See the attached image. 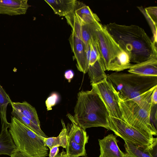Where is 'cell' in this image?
Wrapping results in <instances>:
<instances>
[{
    "label": "cell",
    "mask_w": 157,
    "mask_h": 157,
    "mask_svg": "<svg viewBox=\"0 0 157 157\" xmlns=\"http://www.w3.org/2000/svg\"><path fill=\"white\" fill-rule=\"evenodd\" d=\"M122 49L128 55L131 62L139 63L157 58L156 44L144 30L138 25L110 23L104 25Z\"/></svg>",
    "instance_id": "6da1fadb"
},
{
    "label": "cell",
    "mask_w": 157,
    "mask_h": 157,
    "mask_svg": "<svg viewBox=\"0 0 157 157\" xmlns=\"http://www.w3.org/2000/svg\"><path fill=\"white\" fill-rule=\"evenodd\" d=\"M74 118L84 130L93 127H102L109 130V113L98 94L92 88L78 94Z\"/></svg>",
    "instance_id": "7a4b0ae2"
},
{
    "label": "cell",
    "mask_w": 157,
    "mask_h": 157,
    "mask_svg": "<svg viewBox=\"0 0 157 157\" xmlns=\"http://www.w3.org/2000/svg\"><path fill=\"white\" fill-rule=\"evenodd\" d=\"M95 38L105 71L119 72L129 69L133 65L128 54L115 41L105 26L100 22L98 23L96 29Z\"/></svg>",
    "instance_id": "3957f363"
},
{
    "label": "cell",
    "mask_w": 157,
    "mask_h": 157,
    "mask_svg": "<svg viewBox=\"0 0 157 157\" xmlns=\"http://www.w3.org/2000/svg\"><path fill=\"white\" fill-rule=\"evenodd\" d=\"M122 99L139 102L148 91L157 86V77L144 76L129 73L114 72L107 75Z\"/></svg>",
    "instance_id": "277c9868"
},
{
    "label": "cell",
    "mask_w": 157,
    "mask_h": 157,
    "mask_svg": "<svg viewBox=\"0 0 157 157\" xmlns=\"http://www.w3.org/2000/svg\"><path fill=\"white\" fill-rule=\"evenodd\" d=\"M156 87L147 92L138 103L122 99L118 96L122 119L129 125L153 136H156L157 129L152 125L150 116L152 94Z\"/></svg>",
    "instance_id": "5b68a950"
},
{
    "label": "cell",
    "mask_w": 157,
    "mask_h": 157,
    "mask_svg": "<svg viewBox=\"0 0 157 157\" xmlns=\"http://www.w3.org/2000/svg\"><path fill=\"white\" fill-rule=\"evenodd\" d=\"M9 132L18 150L28 157H45L48 149L43 137L38 135L16 117L11 116Z\"/></svg>",
    "instance_id": "8992f818"
},
{
    "label": "cell",
    "mask_w": 157,
    "mask_h": 157,
    "mask_svg": "<svg viewBox=\"0 0 157 157\" xmlns=\"http://www.w3.org/2000/svg\"><path fill=\"white\" fill-rule=\"evenodd\" d=\"M109 130L124 140L150 151L157 145L152 135L128 124L122 119L109 115Z\"/></svg>",
    "instance_id": "52a82bcc"
},
{
    "label": "cell",
    "mask_w": 157,
    "mask_h": 157,
    "mask_svg": "<svg viewBox=\"0 0 157 157\" xmlns=\"http://www.w3.org/2000/svg\"><path fill=\"white\" fill-rule=\"evenodd\" d=\"M92 88L98 93L105 106L109 115L122 119L118 103V95L107 77L96 84H91Z\"/></svg>",
    "instance_id": "ba28073f"
},
{
    "label": "cell",
    "mask_w": 157,
    "mask_h": 157,
    "mask_svg": "<svg viewBox=\"0 0 157 157\" xmlns=\"http://www.w3.org/2000/svg\"><path fill=\"white\" fill-rule=\"evenodd\" d=\"M65 17L67 23L71 27L72 31L84 42L87 46L90 41L94 36L96 27L100 22L85 23L80 20L73 12Z\"/></svg>",
    "instance_id": "9c48e42d"
},
{
    "label": "cell",
    "mask_w": 157,
    "mask_h": 157,
    "mask_svg": "<svg viewBox=\"0 0 157 157\" xmlns=\"http://www.w3.org/2000/svg\"><path fill=\"white\" fill-rule=\"evenodd\" d=\"M71 48L76 61V67L78 71L86 73L89 67L86 50L84 42L72 31L69 38Z\"/></svg>",
    "instance_id": "30bf717a"
},
{
    "label": "cell",
    "mask_w": 157,
    "mask_h": 157,
    "mask_svg": "<svg viewBox=\"0 0 157 157\" xmlns=\"http://www.w3.org/2000/svg\"><path fill=\"white\" fill-rule=\"evenodd\" d=\"M100 154L99 157H126L119 148L115 136L109 134L102 139H99Z\"/></svg>",
    "instance_id": "8fae6325"
},
{
    "label": "cell",
    "mask_w": 157,
    "mask_h": 157,
    "mask_svg": "<svg viewBox=\"0 0 157 157\" xmlns=\"http://www.w3.org/2000/svg\"><path fill=\"white\" fill-rule=\"evenodd\" d=\"M27 0H0V14L14 16L25 14L30 6Z\"/></svg>",
    "instance_id": "7c38bea8"
},
{
    "label": "cell",
    "mask_w": 157,
    "mask_h": 157,
    "mask_svg": "<svg viewBox=\"0 0 157 157\" xmlns=\"http://www.w3.org/2000/svg\"><path fill=\"white\" fill-rule=\"evenodd\" d=\"M128 71L142 76L157 77V58L133 64Z\"/></svg>",
    "instance_id": "4fadbf2b"
},
{
    "label": "cell",
    "mask_w": 157,
    "mask_h": 157,
    "mask_svg": "<svg viewBox=\"0 0 157 157\" xmlns=\"http://www.w3.org/2000/svg\"><path fill=\"white\" fill-rule=\"evenodd\" d=\"M52 8L54 13L60 16L66 17L73 12L77 1L76 0H45Z\"/></svg>",
    "instance_id": "5bb4252c"
},
{
    "label": "cell",
    "mask_w": 157,
    "mask_h": 157,
    "mask_svg": "<svg viewBox=\"0 0 157 157\" xmlns=\"http://www.w3.org/2000/svg\"><path fill=\"white\" fill-rule=\"evenodd\" d=\"M10 104L12 108L16 110L36 125L40 127V121L36 110L34 107L26 101L21 102L12 101Z\"/></svg>",
    "instance_id": "9a60e30c"
},
{
    "label": "cell",
    "mask_w": 157,
    "mask_h": 157,
    "mask_svg": "<svg viewBox=\"0 0 157 157\" xmlns=\"http://www.w3.org/2000/svg\"><path fill=\"white\" fill-rule=\"evenodd\" d=\"M73 12L80 20L85 23H92L100 21L98 16L88 6L79 1H77Z\"/></svg>",
    "instance_id": "2e32d148"
},
{
    "label": "cell",
    "mask_w": 157,
    "mask_h": 157,
    "mask_svg": "<svg viewBox=\"0 0 157 157\" xmlns=\"http://www.w3.org/2000/svg\"><path fill=\"white\" fill-rule=\"evenodd\" d=\"M7 128H2L0 134V155H6L11 156L15 151L18 150Z\"/></svg>",
    "instance_id": "e0dca14e"
},
{
    "label": "cell",
    "mask_w": 157,
    "mask_h": 157,
    "mask_svg": "<svg viewBox=\"0 0 157 157\" xmlns=\"http://www.w3.org/2000/svg\"><path fill=\"white\" fill-rule=\"evenodd\" d=\"M67 142L65 148L67 157H79L86 155L85 147L78 144L75 141L70 128L67 129Z\"/></svg>",
    "instance_id": "ac0fdd59"
},
{
    "label": "cell",
    "mask_w": 157,
    "mask_h": 157,
    "mask_svg": "<svg viewBox=\"0 0 157 157\" xmlns=\"http://www.w3.org/2000/svg\"><path fill=\"white\" fill-rule=\"evenodd\" d=\"M63 128L57 137H43L45 145L51 149L55 146L61 147L65 148L67 144V132L65 123L61 120Z\"/></svg>",
    "instance_id": "d6986e66"
},
{
    "label": "cell",
    "mask_w": 157,
    "mask_h": 157,
    "mask_svg": "<svg viewBox=\"0 0 157 157\" xmlns=\"http://www.w3.org/2000/svg\"><path fill=\"white\" fill-rule=\"evenodd\" d=\"M101 58L92 66H89L87 72L91 84L98 83L107 77Z\"/></svg>",
    "instance_id": "ffe728a7"
},
{
    "label": "cell",
    "mask_w": 157,
    "mask_h": 157,
    "mask_svg": "<svg viewBox=\"0 0 157 157\" xmlns=\"http://www.w3.org/2000/svg\"><path fill=\"white\" fill-rule=\"evenodd\" d=\"M67 117L71 122L70 128L72 130L74 140L78 144L85 147L89 139V136L86 131L78 125L73 116L68 113Z\"/></svg>",
    "instance_id": "44dd1931"
},
{
    "label": "cell",
    "mask_w": 157,
    "mask_h": 157,
    "mask_svg": "<svg viewBox=\"0 0 157 157\" xmlns=\"http://www.w3.org/2000/svg\"><path fill=\"white\" fill-rule=\"evenodd\" d=\"M12 101L9 95L0 84V117L2 128H9V124L7 119V105Z\"/></svg>",
    "instance_id": "7402d4cb"
},
{
    "label": "cell",
    "mask_w": 157,
    "mask_h": 157,
    "mask_svg": "<svg viewBox=\"0 0 157 157\" xmlns=\"http://www.w3.org/2000/svg\"><path fill=\"white\" fill-rule=\"evenodd\" d=\"M126 157H155L151 151L124 140Z\"/></svg>",
    "instance_id": "603a6c76"
},
{
    "label": "cell",
    "mask_w": 157,
    "mask_h": 157,
    "mask_svg": "<svg viewBox=\"0 0 157 157\" xmlns=\"http://www.w3.org/2000/svg\"><path fill=\"white\" fill-rule=\"evenodd\" d=\"M144 12L141 11L147 17L152 29L153 41L157 42V7L151 6L145 8Z\"/></svg>",
    "instance_id": "cb8c5ba5"
},
{
    "label": "cell",
    "mask_w": 157,
    "mask_h": 157,
    "mask_svg": "<svg viewBox=\"0 0 157 157\" xmlns=\"http://www.w3.org/2000/svg\"><path fill=\"white\" fill-rule=\"evenodd\" d=\"M12 108L11 114L13 116L16 117L22 123L38 135L43 137H48L42 130L40 127L36 125L16 110L14 108Z\"/></svg>",
    "instance_id": "d4e9b609"
},
{
    "label": "cell",
    "mask_w": 157,
    "mask_h": 157,
    "mask_svg": "<svg viewBox=\"0 0 157 157\" xmlns=\"http://www.w3.org/2000/svg\"><path fill=\"white\" fill-rule=\"evenodd\" d=\"M59 96L56 92L52 93L45 101V103L48 111L52 110V107L55 106L59 101Z\"/></svg>",
    "instance_id": "484cf974"
},
{
    "label": "cell",
    "mask_w": 157,
    "mask_h": 157,
    "mask_svg": "<svg viewBox=\"0 0 157 157\" xmlns=\"http://www.w3.org/2000/svg\"><path fill=\"white\" fill-rule=\"evenodd\" d=\"M157 105L152 104L151 111L150 119L153 126L157 129Z\"/></svg>",
    "instance_id": "4316f807"
},
{
    "label": "cell",
    "mask_w": 157,
    "mask_h": 157,
    "mask_svg": "<svg viewBox=\"0 0 157 157\" xmlns=\"http://www.w3.org/2000/svg\"><path fill=\"white\" fill-rule=\"evenodd\" d=\"M74 73L73 71L71 70H69L66 71L64 73V77L65 78L68 80V82H70L71 80L73 78Z\"/></svg>",
    "instance_id": "83f0119b"
},
{
    "label": "cell",
    "mask_w": 157,
    "mask_h": 157,
    "mask_svg": "<svg viewBox=\"0 0 157 157\" xmlns=\"http://www.w3.org/2000/svg\"><path fill=\"white\" fill-rule=\"evenodd\" d=\"M50 150L49 157H56L58 154L59 147L55 146L53 147Z\"/></svg>",
    "instance_id": "f1b7e54d"
},
{
    "label": "cell",
    "mask_w": 157,
    "mask_h": 157,
    "mask_svg": "<svg viewBox=\"0 0 157 157\" xmlns=\"http://www.w3.org/2000/svg\"><path fill=\"white\" fill-rule=\"evenodd\" d=\"M152 104H157V87L153 93L152 97Z\"/></svg>",
    "instance_id": "f546056e"
},
{
    "label": "cell",
    "mask_w": 157,
    "mask_h": 157,
    "mask_svg": "<svg viewBox=\"0 0 157 157\" xmlns=\"http://www.w3.org/2000/svg\"><path fill=\"white\" fill-rule=\"evenodd\" d=\"M10 157H28L24 155L18 150L14 152L11 155Z\"/></svg>",
    "instance_id": "4dcf8cb0"
},
{
    "label": "cell",
    "mask_w": 157,
    "mask_h": 157,
    "mask_svg": "<svg viewBox=\"0 0 157 157\" xmlns=\"http://www.w3.org/2000/svg\"><path fill=\"white\" fill-rule=\"evenodd\" d=\"M56 157H67L66 154V152L63 150L61 152L58 154Z\"/></svg>",
    "instance_id": "1f68e13d"
},
{
    "label": "cell",
    "mask_w": 157,
    "mask_h": 157,
    "mask_svg": "<svg viewBox=\"0 0 157 157\" xmlns=\"http://www.w3.org/2000/svg\"><path fill=\"white\" fill-rule=\"evenodd\" d=\"M83 157H88L86 155L85 156H83Z\"/></svg>",
    "instance_id": "d6a6232c"
}]
</instances>
